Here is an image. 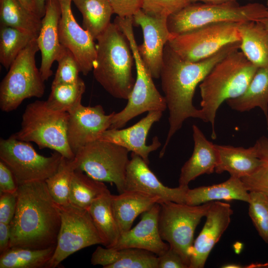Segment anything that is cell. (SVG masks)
Wrapping results in <instances>:
<instances>
[{
	"mask_svg": "<svg viewBox=\"0 0 268 268\" xmlns=\"http://www.w3.org/2000/svg\"><path fill=\"white\" fill-rule=\"evenodd\" d=\"M161 202L158 196L136 191H126L111 196L114 216L120 234L129 231L136 217Z\"/></svg>",
	"mask_w": 268,
	"mask_h": 268,
	"instance_id": "cb8c5ba5",
	"label": "cell"
},
{
	"mask_svg": "<svg viewBox=\"0 0 268 268\" xmlns=\"http://www.w3.org/2000/svg\"><path fill=\"white\" fill-rule=\"evenodd\" d=\"M37 38L20 53L1 81L0 108L2 111L15 110L25 99L40 98L44 94L45 81L35 61L36 54L39 50Z\"/></svg>",
	"mask_w": 268,
	"mask_h": 268,
	"instance_id": "ba28073f",
	"label": "cell"
},
{
	"mask_svg": "<svg viewBox=\"0 0 268 268\" xmlns=\"http://www.w3.org/2000/svg\"><path fill=\"white\" fill-rule=\"evenodd\" d=\"M75 170L76 165L74 158L69 159L62 156L57 171L45 180L51 196L59 205L69 204L70 184Z\"/></svg>",
	"mask_w": 268,
	"mask_h": 268,
	"instance_id": "d590c367",
	"label": "cell"
},
{
	"mask_svg": "<svg viewBox=\"0 0 268 268\" xmlns=\"http://www.w3.org/2000/svg\"><path fill=\"white\" fill-rule=\"evenodd\" d=\"M191 3V0H142L141 9L151 16L167 19Z\"/></svg>",
	"mask_w": 268,
	"mask_h": 268,
	"instance_id": "ab89813d",
	"label": "cell"
},
{
	"mask_svg": "<svg viewBox=\"0 0 268 268\" xmlns=\"http://www.w3.org/2000/svg\"><path fill=\"white\" fill-rule=\"evenodd\" d=\"M133 23L142 29L143 41L137 46L139 55L153 78H159L164 47L172 37L166 18L151 16L141 9L133 16Z\"/></svg>",
	"mask_w": 268,
	"mask_h": 268,
	"instance_id": "2e32d148",
	"label": "cell"
},
{
	"mask_svg": "<svg viewBox=\"0 0 268 268\" xmlns=\"http://www.w3.org/2000/svg\"><path fill=\"white\" fill-rule=\"evenodd\" d=\"M258 69L237 50L217 63L199 84L201 110L203 121L211 125L212 139L216 137L215 119L219 107L225 101L241 95Z\"/></svg>",
	"mask_w": 268,
	"mask_h": 268,
	"instance_id": "3957f363",
	"label": "cell"
},
{
	"mask_svg": "<svg viewBox=\"0 0 268 268\" xmlns=\"http://www.w3.org/2000/svg\"><path fill=\"white\" fill-rule=\"evenodd\" d=\"M239 23H211L172 36L167 44L181 58L196 62L208 58L229 44L240 42Z\"/></svg>",
	"mask_w": 268,
	"mask_h": 268,
	"instance_id": "8fae6325",
	"label": "cell"
},
{
	"mask_svg": "<svg viewBox=\"0 0 268 268\" xmlns=\"http://www.w3.org/2000/svg\"><path fill=\"white\" fill-rule=\"evenodd\" d=\"M240 42L226 45L218 52L202 60L191 62L184 60L166 44L160 72L161 87L169 110V128L161 157L172 137L189 118L204 121L201 109L193 103L195 90L214 66L231 52L240 49Z\"/></svg>",
	"mask_w": 268,
	"mask_h": 268,
	"instance_id": "6da1fadb",
	"label": "cell"
},
{
	"mask_svg": "<svg viewBox=\"0 0 268 268\" xmlns=\"http://www.w3.org/2000/svg\"><path fill=\"white\" fill-rule=\"evenodd\" d=\"M233 213L229 203L212 201L206 215V221L194 242L189 268H203L207 259L228 228Z\"/></svg>",
	"mask_w": 268,
	"mask_h": 268,
	"instance_id": "e0dca14e",
	"label": "cell"
},
{
	"mask_svg": "<svg viewBox=\"0 0 268 268\" xmlns=\"http://www.w3.org/2000/svg\"><path fill=\"white\" fill-rule=\"evenodd\" d=\"M61 9L58 0H47L45 13L42 18L40 30L37 42L41 55L39 68L43 79L45 81L53 74L51 67L57 61L63 46L60 43L59 23Z\"/></svg>",
	"mask_w": 268,
	"mask_h": 268,
	"instance_id": "44dd1931",
	"label": "cell"
},
{
	"mask_svg": "<svg viewBox=\"0 0 268 268\" xmlns=\"http://www.w3.org/2000/svg\"><path fill=\"white\" fill-rule=\"evenodd\" d=\"M85 88V83L80 77L72 83L52 84L46 105L53 111L69 113L81 104Z\"/></svg>",
	"mask_w": 268,
	"mask_h": 268,
	"instance_id": "836d02e7",
	"label": "cell"
},
{
	"mask_svg": "<svg viewBox=\"0 0 268 268\" xmlns=\"http://www.w3.org/2000/svg\"><path fill=\"white\" fill-rule=\"evenodd\" d=\"M72 1L82 15L83 28L96 40L111 23L114 12L108 0Z\"/></svg>",
	"mask_w": 268,
	"mask_h": 268,
	"instance_id": "4dcf8cb0",
	"label": "cell"
},
{
	"mask_svg": "<svg viewBox=\"0 0 268 268\" xmlns=\"http://www.w3.org/2000/svg\"><path fill=\"white\" fill-rule=\"evenodd\" d=\"M68 113L67 140L75 154L80 148L99 139L110 128L115 112L107 115L100 105L85 106L81 104Z\"/></svg>",
	"mask_w": 268,
	"mask_h": 268,
	"instance_id": "9a60e30c",
	"label": "cell"
},
{
	"mask_svg": "<svg viewBox=\"0 0 268 268\" xmlns=\"http://www.w3.org/2000/svg\"><path fill=\"white\" fill-rule=\"evenodd\" d=\"M254 146L262 164L252 174L241 179L248 192H259L268 196V138L260 137Z\"/></svg>",
	"mask_w": 268,
	"mask_h": 268,
	"instance_id": "8d00e7d4",
	"label": "cell"
},
{
	"mask_svg": "<svg viewBox=\"0 0 268 268\" xmlns=\"http://www.w3.org/2000/svg\"><path fill=\"white\" fill-rule=\"evenodd\" d=\"M10 231L8 224L0 222V253L8 249L10 244Z\"/></svg>",
	"mask_w": 268,
	"mask_h": 268,
	"instance_id": "f6af8a7d",
	"label": "cell"
},
{
	"mask_svg": "<svg viewBox=\"0 0 268 268\" xmlns=\"http://www.w3.org/2000/svg\"><path fill=\"white\" fill-rule=\"evenodd\" d=\"M162 112L160 111L148 112L145 117L126 129H108L99 139L122 146L138 155L149 164V153L159 148L161 143L158 137L155 136L152 138V143L146 145L147 135L153 124L161 119Z\"/></svg>",
	"mask_w": 268,
	"mask_h": 268,
	"instance_id": "d6986e66",
	"label": "cell"
},
{
	"mask_svg": "<svg viewBox=\"0 0 268 268\" xmlns=\"http://www.w3.org/2000/svg\"><path fill=\"white\" fill-rule=\"evenodd\" d=\"M109 191L103 182L75 170L70 184L69 202L73 206L87 210L94 200Z\"/></svg>",
	"mask_w": 268,
	"mask_h": 268,
	"instance_id": "1f68e13d",
	"label": "cell"
},
{
	"mask_svg": "<svg viewBox=\"0 0 268 268\" xmlns=\"http://www.w3.org/2000/svg\"><path fill=\"white\" fill-rule=\"evenodd\" d=\"M249 215L257 232L268 244V196L259 192H250Z\"/></svg>",
	"mask_w": 268,
	"mask_h": 268,
	"instance_id": "74e56055",
	"label": "cell"
},
{
	"mask_svg": "<svg viewBox=\"0 0 268 268\" xmlns=\"http://www.w3.org/2000/svg\"><path fill=\"white\" fill-rule=\"evenodd\" d=\"M114 14L121 18L132 17L141 9L142 0H108Z\"/></svg>",
	"mask_w": 268,
	"mask_h": 268,
	"instance_id": "b9f144b4",
	"label": "cell"
},
{
	"mask_svg": "<svg viewBox=\"0 0 268 268\" xmlns=\"http://www.w3.org/2000/svg\"><path fill=\"white\" fill-rule=\"evenodd\" d=\"M35 13L42 18L45 13V5L47 0H32Z\"/></svg>",
	"mask_w": 268,
	"mask_h": 268,
	"instance_id": "bcb514c9",
	"label": "cell"
},
{
	"mask_svg": "<svg viewBox=\"0 0 268 268\" xmlns=\"http://www.w3.org/2000/svg\"><path fill=\"white\" fill-rule=\"evenodd\" d=\"M226 102L231 109L241 112L259 107L266 116L268 129V66L258 68L245 92Z\"/></svg>",
	"mask_w": 268,
	"mask_h": 268,
	"instance_id": "83f0119b",
	"label": "cell"
},
{
	"mask_svg": "<svg viewBox=\"0 0 268 268\" xmlns=\"http://www.w3.org/2000/svg\"><path fill=\"white\" fill-rule=\"evenodd\" d=\"M56 61L58 66L52 84L72 83L79 79V64L68 49L63 46Z\"/></svg>",
	"mask_w": 268,
	"mask_h": 268,
	"instance_id": "f35d334b",
	"label": "cell"
},
{
	"mask_svg": "<svg viewBox=\"0 0 268 268\" xmlns=\"http://www.w3.org/2000/svg\"><path fill=\"white\" fill-rule=\"evenodd\" d=\"M130 19L122 21L119 28L127 38L134 60L136 76L128 103L121 111L114 113L109 129L123 128L131 120L146 112L164 111L167 104L164 96L156 88L153 77L141 58Z\"/></svg>",
	"mask_w": 268,
	"mask_h": 268,
	"instance_id": "52a82bcc",
	"label": "cell"
},
{
	"mask_svg": "<svg viewBox=\"0 0 268 268\" xmlns=\"http://www.w3.org/2000/svg\"><path fill=\"white\" fill-rule=\"evenodd\" d=\"M220 200H239L248 203L249 193L241 179L231 176L220 184L189 188L186 193V203L191 205Z\"/></svg>",
	"mask_w": 268,
	"mask_h": 268,
	"instance_id": "484cf974",
	"label": "cell"
},
{
	"mask_svg": "<svg viewBox=\"0 0 268 268\" xmlns=\"http://www.w3.org/2000/svg\"><path fill=\"white\" fill-rule=\"evenodd\" d=\"M17 200V193L0 194V222L10 224L16 211Z\"/></svg>",
	"mask_w": 268,
	"mask_h": 268,
	"instance_id": "60d3db41",
	"label": "cell"
},
{
	"mask_svg": "<svg viewBox=\"0 0 268 268\" xmlns=\"http://www.w3.org/2000/svg\"><path fill=\"white\" fill-rule=\"evenodd\" d=\"M240 49L255 66H268V30L260 21L239 23Z\"/></svg>",
	"mask_w": 268,
	"mask_h": 268,
	"instance_id": "4316f807",
	"label": "cell"
},
{
	"mask_svg": "<svg viewBox=\"0 0 268 268\" xmlns=\"http://www.w3.org/2000/svg\"><path fill=\"white\" fill-rule=\"evenodd\" d=\"M62 157L56 151L49 156H43L30 142L11 135L0 140V159L11 171L18 185L45 181L57 171Z\"/></svg>",
	"mask_w": 268,
	"mask_h": 268,
	"instance_id": "7c38bea8",
	"label": "cell"
},
{
	"mask_svg": "<svg viewBox=\"0 0 268 268\" xmlns=\"http://www.w3.org/2000/svg\"><path fill=\"white\" fill-rule=\"evenodd\" d=\"M28 10L35 13L32 0H18Z\"/></svg>",
	"mask_w": 268,
	"mask_h": 268,
	"instance_id": "c3c4849f",
	"label": "cell"
},
{
	"mask_svg": "<svg viewBox=\"0 0 268 268\" xmlns=\"http://www.w3.org/2000/svg\"><path fill=\"white\" fill-rule=\"evenodd\" d=\"M61 9L59 23L61 44L77 61L80 72L86 75L93 70L96 56V44L91 35L76 21L71 10L72 0H58Z\"/></svg>",
	"mask_w": 268,
	"mask_h": 268,
	"instance_id": "5bb4252c",
	"label": "cell"
},
{
	"mask_svg": "<svg viewBox=\"0 0 268 268\" xmlns=\"http://www.w3.org/2000/svg\"><path fill=\"white\" fill-rule=\"evenodd\" d=\"M160 204L156 203L141 214L139 222L133 228L122 234L115 249L134 248L149 251L157 256L170 248L161 237L158 226Z\"/></svg>",
	"mask_w": 268,
	"mask_h": 268,
	"instance_id": "ffe728a7",
	"label": "cell"
},
{
	"mask_svg": "<svg viewBox=\"0 0 268 268\" xmlns=\"http://www.w3.org/2000/svg\"><path fill=\"white\" fill-rule=\"evenodd\" d=\"M96 40L95 79L113 97L128 99L135 80L132 73L134 57L127 38L114 22Z\"/></svg>",
	"mask_w": 268,
	"mask_h": 268,
	"instance_id": "277c9868",
	"label": "cell"
},
{
	"mask_svg": "<svg viewBox=\"0 0 268 268\" xmlns=\"http://www.w3.org/2000/svg\"><path fill=\"white\" fill-rule=\"evenodd\" d=\"M92 265L104 268H158V257L143 249L97 247L92 255Z\"/></svg>",
	"mask_w": 268,
	"mask_h": 268,
	"instance_id": "603a6c76",
	"label": "cell"
},
{
	"mask_svg": "<svg viewBox=\"0 0 268 268\" xmlns=\"http://www.w3.org/2000/svg\"><path fill=\"white\" fill-rule=\"evenodd\" d=\"M192 130L194 147L192 156L181 169L179 186L181 187H188L198 177L215 172L218 160L216 144L208 140L197 125H193Z\"/></svg>",
	"mask_w": 268,
	"mask_h": 268,
	"instance_id": "7402d4cb",
	"label": "cell"
},
{
	"mask_svg": "<svg viewBox=\"0 0 268 268\" xmlns=\"http://www.w3.org/2000/svg\"><path fill=\"white\" fill-rule=\"evenodd\" d=\"M158 257V268H189L180 255L169 248Z\"/></svg>",
	"mask_w": 268,
	"mask_h": 268,
	"instance_id": "ee69618b",
	"label": "cell"
},
{
	"mask_svg": "<svg viewBox=\"0 0 268 268\" xmlns=\"http://www.w3.org/2000/svg\"><path fill=\"white\" fill-rule=\"evenodd\" d=\"M18 185L10 169L0 161V194L16 193Z\"/></svg>",
	"mask_w": 268,
	"mask_h": 268,
	"instance_id": "7bdbcfd3",
	"label": "cell"
},
{
	"mask_svg": "<svg viewBox=\"0 0 268 268\" xmlns=\"http://www.w3.org/2000/svg\"><path fill=\"white\" fill-rule=\"evenodd\" d=\"M138 155L132 152L128 164L125 191H136L158 196L162 201L186 203L189 187L169 188L164 186Z\"/></svg>",
	"mask_w": 268,
	"mask_h": 268,
	"instance_id": "ac0fdd59",
	"label": "cell"
},
{
	"mask_svg": "<svg viewBox=\"0 0 268 268\" xmlns=\"http://www.w3.org/2000/svg\"><path fill=\"white\" fill-rule=\"evenodd\" d=\"M258 21H260L261 23H262L266 28L268 30V17L260 19Z\"/></svg>",
	"mask_w": 268,
	"mask_h": 268,
	"instance_id": "681fc988",
	"label": "cell"
},
{
	"mask_svg": "<svg viewBox=\"0 0 268 268\" xmlns=\"http://www.w3.org/2000/svg\"><path fill=\"white\" fill-rule=\"evenodd\" d=\"M37 36L0 25V63L8 69L20 53Z\"/></svg>",
	"mask_w": 268,
	"mask_h": 268,
	"instance_id": "e575fe53",
	"label": "cell"
},
{
	"mask_svg": "<svg viewBox=\"0 0 268 268\" xmlns=\"http://www.w3.org/2000/svg\"><path fill=\"white\" fill-rule=\"evenodd\" d=\"M0 25L10 26L38 36L42 19L26 8L18 0H0Z\"/></svg>",
	"mask_w": 268,
	"mask_h": 268,
	"instance_id": "f546056e",
	"label": "cell"
},
{
	"mask_svg": "<svg viewBox=\"0 0 268 268\" xmlns=\"http://www.w3.org/2000/svg\"><path fill=\"white\" fill-rule=\"evenodd\" d=\"M16 211L9 224V247L43 249L56 246L61 226L58 204L45 181L18 185Z\"/></svg>",
	"mask_w": 268,
	"mask_h": 268,
	"instance_id": "7a4b0ae2",
	"label": "cell"
},
{
	"mask_svg": "<svg viewBox=\"0 0 268 268\" xmlns=\"http://www.w3.org/2000/svg\"><path fill=\"white\" fill-rule=\"evenodd\" d=\"M129 151L119 145L98 139L78 150L74 160L76 170L93 179L114 183L119 194L125 192Z\"/></svg>",
	"mask_w": 268,
	"mask_h": 268,
	"instance_id": "30bf717a",
	"label": "cell"
},
{
	"mask_svg": "<svg viewBox=\"0 0 268 268\" xmlns=\"http://www.w3.org/2000/svg\"><path fill=\"white\" fill-rule=\"evenodd\" d=\"M58 206L61 215V226L55 252L48 263L47 268L58 267L68 256L84 248L102 244L87 210L70 204Z\"/></svg>",
	"mask_w": 268,
	"mask_h": 268,
	"instance_id": "4fadbf2b",
	"label": "cell"
},
{
	"mask_svg": "<svg viewBox=\"0 0 268 268\" xmlns=\"http://www.w3.org/2000/svg\"><path fill=\"white\" fill-rule=\"evenodd\" d=\"M268 17V7L260 3L240 5L236 1L222 4L192 2L167 20L170 33L177 35L205 25L256 21Z\"/></svg>",
	"mask_w": 268,
	"mask_h": 268,
	"instance_id": "8992f818",
	"label": "cell"
},
{
	"mask_svg": "<svg viewBox=\"0 0 268 268\" xmlns=\"http://www.w3.org/2000/svg\"><path fill=\"white\" fill-rule=\"evenodd\" d=\"M212 201L198 205L173 201L159 202L158 226L162 239L178 253L189 268L194 235Z\"/></svg>",
	"mask_w": 268,
	"mask_h": 268,
	"instance_id": "9c48e42d",
	"label": "cell"
},
{
	"mask_svg": "<svg viewBox=\"0 0 268 268\" xmlns=\"http://www.w3.org/2000/svg\"><path fill=\"white\" fill-rule=\"evenodd\" d=\"M56 246L43 249L9 248L0 254V268H47Z\"/></svg>",
	"mask_w": 268,
	"mask_h": 268,
	"instance_id": "d6a6232c",
	"label": "cell"
},
{
	"mask_svg": "<svg viewBox=\"0 0 268 268\" xmlns=\"http://www.w3.org/2000/svg\"><path fill=\"white\" fill-rule=\"evenodd\" d=\"M218 160L215 172H228L231 177L241 179L254 172L261 165L254 146L248 148L216 144Z\"/></svg>",
	"mask_w": 268,
	"mask_h": 268,
	"instance_id": "d4e9b609",
	"label": "cell"
},
{
	"mask_svg": "<svg viewBox=\"0 0 268 268\" xmlns=\"http://www.w3.org/2000/svg\"><path fill=\"white\" fill-rule=\"evenodd\" d=\"M109 191L94 200L87 210L106 248L114 247L117 244L120 232L115 219Z\"/></svg>",
	"mask_w": 268,
	"mask_h": 268,
	"instance_id": "f1b7e54d",
	"label": "cell"
},
{
	"mask_svg": "<svg viewBox=\"0 0 268 268\" xmlns=\"http://www.w3.org/2000/svg\"><path fill=\"white\" fill-rule=\"evenodd\" d=\"M192 2H202L204 3L222 4L230 2L236 1V0H191Z\"/></svg>",
	"mask_w": 268,
	"mask_h": 268,
	"instance_id": "7dc6e473",
	"label": "cell"
},
{
	"mask_svg": "<svg viewBox=\"0 0 268 268\" xmlns=\"http://www.w3.org/2000/svg\"><path fill=\"white\" fill-rule=\"evenodd\" d=\"M69 113L49 109L45 101L36 100L27 105L22 116L21 128L11 136L34 142L40 149L48 148L69 159L75 154L67 136Z\"/></svg>",
	"mask_w": 268,
	"mask_h": 268,
	"instance_id": "5b68a950",
	"label": "cell"
}]
</instances>
